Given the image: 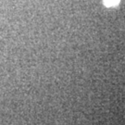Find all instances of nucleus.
Masks as SVG:
<instances>
[{
	"mask_svg": "<svg viewBox=\"0 0 125 125\" xmlns=\"http://www.w3.org/2000/svg\"><path fill=\"white\" fill-rule=\"evenodd\" d=\"M121 0H103L104 5L107 8H112V7H116L117 5H119Z\"/></svg>",
	"mask_w": 125,
	"mask_h": 125,
	"instance_id": "obj_1",
	"label": "nucleus"
}]
</instances>
